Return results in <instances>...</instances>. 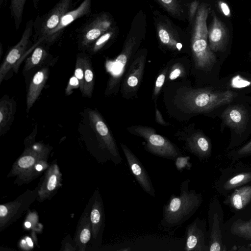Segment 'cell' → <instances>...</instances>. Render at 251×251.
I'll list each match as a JSON object with an SVG mask.
<instances>
[{
  "label": "cell",
  "instance_id": "42",
  "mask_svg": "<svg viewBox=\"0 0 251 251\" xmlns=\"http://www.w3.org/2000/svg\"><path fill=\"white\" fill-rule=\"evenodd\" d=\"M217 5L221 13L226 17L231 16V10L226 2L223 0H219L217 2Z\"/></svg>",
  "mask_w": 251,
  "mask_h": 251
},
{
  "label": "cell",
  "instance_id": "18",
  "mask_svg": "<svg viewBox=\"0 0 251 251\" xmlns=\"http://www.w3.org/2000/svg\"><path fill=\"white\" fill-rule=\"evenodd\" d=\"M92 0H83L78 7L66 13L57 26L48 34L44 41L49 45L54 43L61 36L65 28L69 25L80 18L89 16L92 12Z\"/></svg>",
  "mask_w": 251,
  "mask_h": 251
},
{
  "label": "cell",
  "instance_id": "2",
  "mask_svg": "<svg viewBox=\"0 0 251 251\" xmlns=\"http://www.w3.org/2000/svg\"><path fill=\"white\" fill-rule=\"evenodd\" d=\"M243 96L212 83L206 87L189 89L183 94L181 101L191 113L215 118L218 117L227 105Z\"/></svg>",
  "mask_w": 251,
  "mask_h": 251
},
{
  "label": "cell",
  "instance_id": "34",
  "mask_svg": "<svg viewBox=\"0 0 251 251\" xmlns=\"http://www.w3.org/2000/svg\"><path fill=\"white\" fill-rule=\"evenodd\" d=\"M251 181V171L242 172L225 181L223 189L229 191L236 188Z\"/></svg>",
  "mask_w": 251,
  "mask_h": 251
},
{
  "label": "cell",
  "instance_id": "33",
  "mask_svg": "<svg viewBox=\"0 0 251 251\" xmlns=\"http://www.w3.org/2000/svg\"><path fill=\"white\" fill-rule=\"evenodd\" d=\"M232 234L246 240L251 241V219L249 221L238 219L230 227Z\"/></svg>",
  "mask_w": 251,
  "mask_h": 251
},
{
  "label": "cell",
  "instance_id": "9",
  "mask_svg": "<svg viewBox=\"0 0 251 251\" xmlns=\"http://www.w3.org/2000/svg\"><path fill=\"white\" fill-rule=\"evenodd\" d=\"M37 128L25 140V150L14 164L8 176H18L27 171L39 162L47 159L51 148L35 141Z\"/></svg>",
  "mask_w": 251,
  "mask_h": 251
},
{
  "label": "cell",
  "instance_id": "35",
  "mask_svg": "<svg viewBox=\"0 0 251 251\" xmlns=\"http://www.w3.org/2000/svg\"><path fill=\"white\" fill-rule=\"evenodd\" d=\"M26 0H11L10 10L11 17L14 19L16 30H18L21 24Z\"/></svg>",
  "mask_w": 251,
  "mask_h": 251
},
{
  "label": "cell",
  "instance_id": "4",
  "mask_svg": "<svg viewBox=\"0 0 251 251\" xmlns=\"http://www.w3.org/2000/svg\"><path fill=\"white\" fill-rule=\"evenodd\" d=\"M243 96L227 105L218 116L221 120L220 131L223 132L226 128L229 129L227 151L242 145L251 134V104Z\"/></svg>",
  "mask_w": 251,
  "mask_h": 251
},
{
  "label": "cell",
  "instance_id": "25",
  "mask_svg": "<svg viewBox=\"0 0 251 251\" xmlns=\"http://www.w3.org/2000/svg\"><path fill=\"white\" fill-rule=\"evenodd\" d=\"M102 199L99 193L96 196L90 214L92 224V233L93 238L96 239L103 229L104 212Z\"/></svg>",
  "mask_w": 251,
  "mask_h": 251
},
{
  "label": "cell",
  "instance_id": "5",
  "mask_svg": "<svg viewBox=\"0 0 251 251\" xmlns=\"http://www.w3.org/2000/svg\"><path fill=\"white\" fill-rule=\"evenodd\" d=\"M146 29V15L143 12H140L133 20L122 52L114 61L111 62V72L115 83L120 80L129 58L136 52L144 38Z\"/></svg>",
  "mask_w": 251,
  "mask_h": 251
},
{
  "label": "cell",
  "instance_id": "21",
  "mask_svg": "<svg viewBox=\"0 0 251 251\" xmlns=\"http://www.w3.org/2000/svg\"><path fill=\"white\" fill-rule=\"evenodd\" d=\"M61 175L56 163L51 165L48 169L42 183L38 188L37 200L43 201L50 197L60 185Z\"/></svg>",
  "mask_w": 251,
  "mask_h": 251
},
{
  "label": "cell",
  "instance_id": "19",
  "mask_svg": "<svg viewBox=\"0 0 251 251\" xmlns=\"http://www.w3.org/2000/svg\"><path fill=\"white\" fill-rule=\"evenodd\" d=\"M180 138L185 142V150L195 155L200 161L206 160L211 156V142L202 131H195Z\"/></svg>",
  "mask_w": 251,
  "mask_h": 251
},
{
  "label": "cell",
  "instance_id": "7",
  "mask_svg": "<svg viewBox=\"0 0 251 251\" xmlns=\"http://www.w3.org/2000/svg\"><path fill=\"white\" fill-rule=\"evenodd\" d=\"M132 133L143 138L145 150L162 158L176 160L183 154L179 149L167 138L157 134L153 128L145 126H133L128 128Z\"/></svg>",
  "mask_w": 251,
  "mask_h": 251
},
{
  "label": "cell",
  "instance_id": "41",
  "mask_svg": "<svg viewBox=\"0 0 251 251\" xmlns=\"http://www.w3.org/2000/svg\"><path fill=\"white\" fill-rule=\"evenodd\" d=\"M166 74V70H165L158 76L155 81L153 94V97H156L158 94L163 85L165 79Z\"/></svg>",
  "mask_w": 251,
  "mask_h": 251
},
{
  "label": "cell",
  "instance_id": "16",
  "mask_svg": "<svg viewBox=\"0 0 251 251\" xmlns=\"http://www.w3.org/2000/svg\"><path fill=\"white\" fill-rule=\"evenodd\" d=\"M185 235L184 251H209V235L204 219L196 218L186 226Z\"/></svg>",
  "mask_w": 251,
  "mask_h": 251
},
{
  "label": "cell",
  "instance_id": "11",
  "mask_svg": "<svg viewBox=\"0 0 251 251\" xmlns=\"http://www.w3.org/2000/svg\"><path fill=\"white\" fill-rule=\"evenodd\" d=\"M73 0H60L48 13L36 18L32 37L34 43L40 38L44 41L48 34L57 26L62 17L71 10Z\"/></svg>",
  "mask_w": 251,
  "mask_h": 251
},
{
  "label": "cell",
  "instance_id": "45",
  "mask_svg": "<svg viewBox=\"0 0 251 251\" xmlns=\"http://www.w3.org/2000/svg\"><path fill=\"white\" fill-rule=\"evenodd\" d=\"M243 99L251 104V96L245 95L243 96Z\"/></svg>",
  "mask_w": 251,
  "mask_h": 251
},
{
  "label": "cell",
  "instance_id": "27",
  "mask_svg": "<svg viewBox=\"0 0 251 251\" xmlns=\"http://www.w3.org/2000/svg\"><path fill=\"white\" fill-rule=\"evenodd\" d=\"M91 232L90 217L88 213H85L78 225L75 238V242L79 251H85L86 245L90 239Z\"/></svg>",
  "mask_w": 251,
  "mask_h": 251
},
{
  "label": "cell",
  "instance_id": "36",
  "mask_svg": "<svg viewBox=\"0 0 251 251\" xmlns=\"http://www.w3.org/2000/svg\"><path fill=\"white\" fill-rule=\"evenodd\" d=\"M233 159H238L251 155V140L238 148L231 150L228 154Z\"/></svg>",
  "mask_w": 251,
  "mask_h": 251
},
{
  "label": "cell",
  "instance_id": "32",
  "mask_svg": "<svg viewBox=\"0 0 251 251\" xmlns=\"http://www.w3.org/2000/svg\"><path fill=\"white\" fill-rule=\"evenodd\" d=\"M48 166L47 159L39 162L27 171L18 176L17 182L21 184L28 182L40 175Z\"/></svg>",
  "mask_w": 251,
  "mask_h": 251
},
{
  "label": "cell",
  "instance_id": "14",
  "mask_svg": "<svg viewBox=\"0 0 251 251\" xmlns=\"http://www.w3.org/2000/svg\"><path fill=\"white\" fill-rule=\"evenodd\" d=\"M212 21L208 28L209 46L218 56L223 65L226 58L225 54L227 52L229 42L228 30L225 24L212 10Z\"/></svg>",
  "mask_w": 251,
  "mask_h": 251
},
{
  "label": "cell",
  "instance_id": "29",
  "mask_svg": "<svg viewBox=\"0 0 251 251\" xmlns=\"http://www.w3.org/2000/svg\"><path fill=\"white\" fill-rule=\"evenodd\" d=\"M43 42L34 49L30 56L27 58L23 69V74L42 65L47 59L49 53L45 46L42 45Z\"/></svg>",
  "mask_w": 251,
  "mask_h": 251
},
{
  "label": "cell",
  "instance_id": "12",
  "mask_svg": "<svg viewBox=\"0 0 251 251\" xmlns=\"http://www.w3.org/2000/svg\"><path fill=\"white\" fill-rule=\"evenodd\" d=\"M88 115L91 126L99 138L101 148L108 160L116 165L120 164L122 161V158L116 141L102 117L99 113L92 110L88 112Z\"/></svg>",
  "mask_w": 251,
  "mask_h": 251
},
{
  "label": "cell",
  "instance_id": "37",
  "mask_svg": "<svg viewBox=\"0 0 251 251\" xmlns=\"http://www.w3.org/2000/svg\"><path fill=\"white\" fill-rule=\"evenodd\" d=\"M84 74L82 53L78 54L76 57L74 75L79 81V89L81 92H82L83 88Z\"/></svg>",
  "mask_w": 251,
  "mask_h": 251
},
{
  "label": "cell",
  "instance_id": "8",
  "mask_svg": "<svg viewBox=\"0 0 251 251\" xmlns=\"http://www.w3.org/2000/svg\"><path fill=\"white\" fill-rule=\"evenodd\" d=\"M116 25L109 12H101L93 15L77 31L78 47L88 49L101 35Z\"/></svg>",
  "mask_w": 251,
  "mask_h": 251
},
{
  "label": "cell",
  "instance_id": "30",
  "mask_svg": "<svg viewBox=\"0 0 251 251\" xmlns=\"http://www.w3.org/2000/svg\"><path fill=\"white\" fill-rule=\"evenodd\" d=\"M83 64L84 67V84L82 91L83 96L91 98L94 86V73L88 56L82 53Z\"/></svg>",
  "mask_w": 251,
  "mask_h": 251
},
{
  "label": "cell",
  "instance_id": "17",
  "mask_svg": "<svg viewBox=\"0 0 251 251\" xmlns=\"http://www.w3.org/2000/svg\"><path fill=\"white\" fill-rule=\"evenodd\" d=\"M121 147L128 165L136 181L147 194L155 197V189L151 180L143 164L136 155L123 143Z\"/></svg>",
  "mask_w": 251,
  "mask_h": 251
},
{
  "label": "cell",
  "instance_id": "40",
  "mask_svg": "<svg viewBox=\"0 0 251 251\" xmlns=\"http://www.w3.org/2000/svg\"><path fill=\"white\" fill-rule=\"evenodd\" d=\"M77 88H80L79 81L75 75H74L70 77L65 89L66 95H70L73 93V90Z\"/></svg>",
  "mask_w": 251,
  "mask_h": 251
},
{
  "label": "cell",
  "instance_id": "6",
  "mask_svg": "<svg viewBox=\"0 0 251 251\" xmlns=\"http://www.w3.org/2000/svg\"><path fill=\"white\" fill-rule=\"evenodd\" d=\"M153 24L159 43L172 51H181L185 42L190 40L189 31L175 24L157 10L152 11Z\"/></svg>",
  "mask_w": 251,
  "mask_h": 251
},
{
  "label": "cell",
  "instance_id": "23",
  "mask_svg": "<svg viewBox=\"0 0 251 251\" xmlns=\"http://www.w3.org/2000/svg\"><path fill=\"white\" fill-rule=\"evenodd\" d=\"M16 102L5 95L0 101V135H4L10 129L14 120Z\"/></svg>",
  "mask_w": 251,
  "mask_h": 251
},
{
  "label": "cell",
  "instance_id": "46",
  "mask_svg": "<svg viewBox=\"0 0 251 251\" xmlns=\"http://www.w3.org/2000/svg\"><path fill=\"white\" fill-rule=\"evenodd\" d=\"M34 7L37 8V6L39 2V0H32Z\"/></svg>",
  "mask_w": 251,
  "mask_h": 251
},
{
  "label": "cell",
  "instance_id": "13",
  "mask_svg": "<svg viewBox=\"0 0 251 251\" xmlns=\"http://www.w3.org/2000/svg\"><path fill=\"white\" fill-rule=\"evenodd\" d=\"M38 188L28 190L14 201L0 206V231L17 221L37 198Z\"/></svg>",
  "mask_w": 251,
  "mask_h": 251
},
{
  "label": "cell",
  "instance_id": "15",
  "mask_svg": "<svg viewBox=\"0 0 251 251\" xmlns=\"http://www.w3.org/2000/svg\"><path fill=\"white\" fill-rule=\"evenodd\" d=\"M209 251H225L226 248L222 242L221 226L224 220L222 206L216 197L211 200L208 211Z\"/></svg>",
  "mask_w": 251,
  "mask_h": 251
},
{
  "label": "cell",
  "instance_id": "3",
  "mask_svg": "<svg viewBox=\"0 0 251 251\" xmlns=\"http://www.w3.org/2000/svg\"><path fill=\"white\" fill-rule=\"evenodd\" d=\"M190 180H184L180 185L178 195L172 194L163 206L162 218L158 224V228L163 231L183 224L190 218L201 206L202 201L201 193L195 190H189Z\"/></svg>",
  "mask_w": 251,
  "mask_h": 251
},
{
  "label": "cell",
  "instance_id": "26",
  "mask_svg": "<svg viewBox=\"0 0 251 251\" xmlns=\"http://www.w3.org/2000/svg\"><path fill=\"white\" fill-rule=\"evenodd\" d=\"M251 201V186L241 187L235 191L226 199L224 203L235 210L244 208Z\"/></svg>",
  "mask_w": 251,
  "mask_h": 251
},
{
  "label": "cell",
  "instance_id": "10",
  "mask_svg": "<svg viewBox=\"0 0 251 251\" xmlns=\"http://www.w3.org/2000/svg\"><path fill=\"white\" fill-rule=\"evenodd\" d=\"M33 28L34 21L31 19L26 23L20 41L9 50L0 66V83L12 69L17 73L21 60L29 53L28 50L32 46Z\"/></svg>",
  "mask_w": 251,
  "mask_h": 251
},
{
  "label": "cell",
  "instance_id": "22",
  "mask_svg": "<svg viewBox=\"0 0 251 251\" xmlns=\"http://www.w3.org/2000/svg\"><path fill=\"white\" fill-rule=\"evenodd\" d=\"M49 69L44 67L37 71L32 76L26 94V112H28L40 96L48 78Z\"/></svg>",
  "mask_w": 251,
  "mask_h": 251
},
{
  "label": "cell",
  "instance_id": "28",
  "mask_svg": "<svg viewBox=\"0 0 251 251\" xmlns=\"http://www.w3.org/2000/svg\"><path fill=\"white\" fill-rule=\"evenodd\" d=\"M145 58L142 54L133 62L125 80V85L129 89H134L138 85L143 73Z\"/></svg>",
  "mask_w": 251,
  "mask_h": 251
},
{
  "label": "cell",
  "instance_id": "39",
  "mask_svg": "<svg viewBox=\"0 0 251 251\" xmlns=\"http://www.w3.org/2000/svg\"><path fill=\"white\" fill-rule=\"evenodd\" d=\"M184 73V68L182 65L180 63L175 64L171 69L169 75V78L171 80H175L182 76Z\"/></svg>",
  "mask_w": 251,
  "mask_h": 251
},
{
  "label": "cell",
  "instance_id": "38",
  "mask_svg": "<svg viewBox=\"0 0 251 251\" xmlns=\"http://www.w3.org/2000/svg\"><path fill=\"white\" fill-rule=\"evenodd\" d=\"M200 0H189L188 5V21L189 27L191 25L198 10Z\"/></svg>",
  "mask_w": 251,
  "mask_h": 251
},
{
  "label": "cell",
  "instance_id": "20",
  "mask_svg": "<svg viewBox=\"0 0 251 251\" xmlns=\"http://www.w3.org/2000/svg\"><path fill=\"white\" fill-rule=\"evenodd\" d=\"M213 83L241 96L249 95L251 94V73L234 72Z\"/></svg>",
  "mask_w": 251,
  "mask_h": 251
},
{
  "label": "cell",
  "instance_id": "24",
  "mask_svg": "<svg viewBox=\"0 0 251 251\" xmlns=\"http://www.w3.org/2000/svg\"><path fill=\"white\" fill-rule=\"evenodd\" d=\"M168 14L179 21L188 20L189 0H154Z\"/></svg>",
  "mask_w": 251,
  "mask_h": 251
},
{
  "label": "cell",
  "instance_id": "43",
  "mask_svg": "<svg viewBox=\"0 0 251 251\" xmlns=\"http://www.w3.org/2000/svg\"><path fill=\"white\" fill-rule=\"evenodd\" d=\"M155 121L158 124L162 126H167L170 125L164 121L162 114L156 107H155Z\"/></svg>",
  "mask_w": 251,
  "mask_h": 251
},
{
  "label": "cell",
  "instance_id": "31",
  "mask_svg": "<svg viewBox=\"0 0 251 251\" xmlns=\"http://www.w3.org/2000/svg\"><path fill=\"white\" fill-rule=\"evenodd\" d=\"M119 33V28L116 25L101 35L88 49L92 53H97L110 41L115 39L118 36Z\"/></svg>",
  "mask_w": 251,
  "mask_h": 251
},
{
  "label": "cell",
  "instance_id": "1",
  "mask_svg": "<svg viewBox=\"0 0 251 251\" xmlns=\"http://www.w3.org/2000/svg\"><path fill=\"white\" fill-rule=\"evenodd\" d=\"M210 12L209 5L205 2H201L196 17L189 27L190 48L194 66L205 75L209 85L220 78L223 65L209 46L207 20Z\"/></svg>",
  "mask_w": 251,
  "mask_h": 251
},
{
  "label": "cell",
  "instance_id": "44",
  "mask_svg": "<svg viewBox=\"0 0 251 251\" xmlns=\"http://www.w3.org/2000/svg\"><path fill=\"white\" fill-rule=\"evenodd\" d=\"M7 3V0H0V9L4 8Z\"/></svg>",
  "mask_w": 251,
  "mask_h": 251
}]
</instances>
